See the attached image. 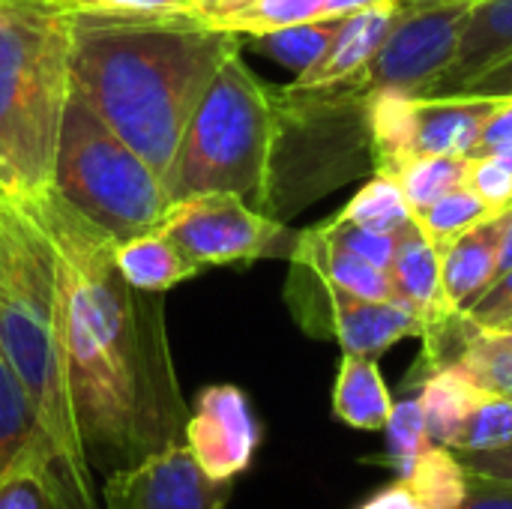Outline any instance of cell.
Instances as JSON below:
<instances>
[{"label": "cell", "mask_w": 512, "mask_h": 509, "mask_svg": "<svg viewBox=\"0 0 512 509\" xmlns=\"http://www.w3.org/2000/svg\"><path fill=\"white\" fill-rule=\"evenodd\" d=\"M72 15L63 0H0V198L45 195L69 75Z\"/></svg>", "instance_id": "obj_4"}, {"label": "cell", "mask_w": 512, "mask_h": 509, "mask_svg": "<svg viewBox=\"0 0 512 509\" xmlns=\"http://www.w3.org/2000/svg\"><path fill=\"white\" fill-rule=\"evenodd\" d=\"M384 435H387V453L378 456L375 462L387 465L396 471V477H402L414 459L432 447V438H429V426H426V417H423V405L414 396L408 399H399L393 402V411L387 417V426H384Z\"/></svg>", "instance_id": "obj_28"}, {"label": "cell", "mask_w": 512, "mask_h": 509, "mask_svg": "<svg viewBox=\"0 0 512 509\" xmlns=\"http://www.w3.org/2000/svg\"><path fill=\"white\" fill-rule=\"evenodd\" d=\"M69 12H111V15H162L192 12L195 0H63Z\"/></svg>", "instance_id": "obj_34"}, {"label": "cell", "mask_w": 512, "mask_h": 509, "mask_svg": "<svg viewBox=\"0 0 512 509\" xmlns=\"http://www.w3.org/2000/svg\"><path fill=\"white\" fill-rule=\"evenodd\" d=\"M456 509H512V480L468 471V492Z\"/></svg>", "instance_id": "obj_35"}, {"label": "cell", "mask_w": 512, "mask_h": 509, "mask_svg": "<svg viewBox=\"0 0 512 509\" xmlns=\"http://www.w3.org/2000/svg\"><path fill=\"white\" fill-rule=\"evenodd\" d=\"M183 444L207 477L234 483L252 468L261 444V423L249 396L234 384L204 387L189 408Z\"/></svg>", "instance_id": "obj_13"}, {"label": "cell", "mask_w": 512, "mask_h": 509, "mask_svg": "<svg viewBox=\"0 0 512 509\" xmlns=\"http://www.w3.org/2000/svg\"><path fill=\"white\" fill-rule=\"evenodd\" d=\"M339 216L381 234H399L414 222V210L402 186L384 171H375V177L342 207Z\"/></svg>", "instance_id": "obj_26"}, {"label": "cell", "mask_w": 512, "mask_h": 509, "mask_svg": "<svg viewBox=\"0 0 512 509\" xmlns=\"http://www.w3.org/2000/svg\"><path fill=\"white\" fill-rule=\"evenodd\" d=\"M198 3H204V0H195V6H198ZM195 6H192V9H195Z\"/></svg>", "instance_id": "obj_46"}, {"label": "cell", "mask_w": 512, "mask_h": 509, "mask_svg": "<svg viewBox=\"0 0 512 509\" xmlns=\"http://www.w3.org/2000/svg\"><path fill=\"white\" fill-rule=\"evenodd\" d=\"M387 276H390L393 300L408 306L423 321V333L459 315L450 312L444 303L441 252L429 240V234L417 225V219L396 234V252L387 267Z\"/></svg>", "instance_id": "obj_15"}, {"label": "cell", "mask_w": 512, "mask_h": 509, "mask_svg": "<svg viewBox=\"0 0 512 509\" xmlns=\"http://www.w3.org/2000/svg\"><path fill=\"white\" fill-rule=\"evenodd\" d=\"M357 509H426L420 501H417V495L402 483V480H393L390 486H384V489H378L375 495H369L363 504Z\"/></svg>", "instance_id": "obj_39"}, {"label": "cell", "mask_w": 512, "mask_h": 509, "mask_svg": "<svg viewBox=\"0 0 512 509\" xmlns=\"http://www.w3.org/2000/svg\"><path fill=\"white\" fill-rule=\"evenodd\" d=\"M285 303L312 339L339 342L342 354L378 360L402 339H420L423 321L399 300H366L327 282L306 261L291 258Z\"/></svg>", "instance_id": "obj_9"}, {"label": "cell", "mask_w": 512, "mask_h": 509, "mask_svg": "<svg viewBox=\"0 0 512 509\" xmlns=\"http://www.w3.org/2000/svg\"><path fill=\"white\" fill-rule=\"evenodd\" d=\"M21 468L51 471L63 486V474H60L54 447L30 405L24 387L18 384L15 372L0 357V480ZM63 495H66V486H63ZM66 509H69V501H66Z\"/></svg>", "instance_id": "obj_17"}, {"label": "cell", "mask_w": 512, "mask_h": 509, "mask_svg": "<svg viewBox=\"0 0 512 509\" xmlns=\"http://www.w3.org/2000/svg\"><path fill=\"white\" fill-rule=\"evenodd\" d=\"M501 159H504V162H507V165H510V168H512V150H507V153H501Z\"/></svg>", "instance_id": "obj_45"}, {"label": "cell", "mask_w": 512, "mask_h": 509, "mask_svg": "<svg viewBox=\"0 0 512 509\" xmlns=\"http://www.w3.org/2000/svg\"><path fill=\"white\" fill-rule=\"evenodd\" d=\"M276 138L261 213L285 219L321 192L375 171L369 99L354 78L324 87H270Z\"/></svg>", "instance_id": "obj_6"}, {"label": "cell", "mask_w": 512, "mask_h": 509, "mask_svg": "<svg viewBox=\"0 0 512 509\" xmlns=\"http://www.w3.org/2000/svg\"><path fill=\"white\" fill-rule=\"evenodd\" d=\"M471 474H486V477H501L512 480V441L498 450H477V453H456Z\"/></svg>", "instance_id": "obj_37"}, {"label": "cell", "mask_w": 512, "mask_h": 509, "mask_svg": "<svg viewBox=\"0 0 512 509\" xmlns=\"http://www.w3.org/2000/svg\"><path fill=\"white\" fill-rule=\"evenodd\" d=\"M489 216H495V210L486 201H480L468 186L450 189L447 195H441L438 201L414 213L417 225L429 234V240L438 249H444L450 240H456L459 234H465L468 228L480 225Z\"/></svg>", "instance_id": "obj_27"}, {"label": "cell", "mask_w": 512, "mask_h": 509, "mask_svg": "<svg viewBox=\"0 0 512 509\" xmlns=\"http://www.w3.org/2000/svg\"><path fill=\"white\" fill-rule=\"evenodd\" d=\"M504 96H417L378 90L369 99L375 165L393 156H474Z\"/></svg>", "instance_id": "obj_10"}, {"label": "cell", "mask_w": 512, "mask_h": 509, "mask_svg": "<svg viewBox=\"0 0 512 509\" xmlns=\"http://www.w3.org/2000/svg\"><path fill=\"white\" fill-rule=\"evenodd\" d=\"M0 509H66V495L51 471L21 468L0 480Z\"/></svg>", "instance_id": "obj_30"}, {"label": "cell", "mask_w": 512, "mask_h": 509, "mask_svg": "<svg viewBox=\"0 0 512 509\" xmlns=\"http://www.w3.org/2000/svg\"><path fill=\"white\" fill-rule=\"evenodd\" d=\"M512 150V96H504L501 105L489 114L474 156H501Z\"/></svg>", "instance_id": "obj_36"}, {"label": "cell", "mask_w": 512, "mask_h": 509, "mask_svg": "<svg viewBox=\"0 0 512 509\" xmlns=\"http://www.w3.org/2000/svg\"><path fill=\"white\" fill-rule=\"evenodd\" d=\"M375 3H384V0H327V18H342V15H351V12L375 6Z\"/></svg>", "instance_id": "obj_41"}, {"label": "cell", "mask_w": 512, "mask_h": 509, "mask_svg": "<svg viewBox=\"0 0 512 509\" xmlns=\"http://www.w3.org/2000/svg\"><path fill=\"white\" fill-rule=\"evenodd\" d=\"M507 270H512V207L507 210V222H504L501 243H498V276L507 273Z\"/></svg>", "instance_id": "obj_40"}, {"label": "cell", "mask_w": 512, "mask_h": 509, "mask_svg": "<svg viewBox=\"0 0 512 509\" xmlns=\"http://www.w3.org/2000/svg\"><path fill=\"white\" fill-rule=\"evenodd\" d=\"M321 228H324V234H327L330 240H336L342 249L354 252L357 258L369 261L372 267H381V270L390 267L393 252H396V234L369 231V228L354 225V222H348V219H342V216L324 222Z\"/></svg>", "instance_id": "obj_31"}, {"label": "cell", "mask_w": 512, "mask_h": 509, "mask_svg": "<svg viewBox=\"0 0 512 509\" xmlns=\"http://www.w3.org/2000/svg\"><path fill=\"white\" fill-rule=\"evenodd\" d=\"M471 6L474 3H441L399 9L381 48L366 60L363 69L348 78H354L369 93L396 90L423 96L456 57Z\"/></svg>", "instance_id": "obj_11"}, {"label": "cell", "mask_w": 512, "mask_h": 509, "mask_svg": "<svg viewBox=\"0 0 512 509\" xmlns=\"http://www.w3.org/2000/svg\"><path fill=\"white\" fill-rule=\"evenodd\" d=\"M159 231H165L186 258L204 267L249 264L258 258H291L300 231L255 210L240 195L201 192L168 204Z\"/></svg>", "instance_id": "obj_8"}, {"label": "cell", "mask_w": 512, "mask_h": 509, "mask_svg": "<svg viewBox=\"0 0 512 509\" xmlns=\"http://www.w3.org/2000/svg\"><path fill=\"white\" fill-rule=\"evenodd\" d=\"M512 51V0H480L471 6L456 57L423 96H462L492 63Z\"/></svg>", "instance_id": "obj_14"}, {"label": "cell", "mask_w": 512, "mask_h": 509, "mask_svg": "<svg viewBox=\"0 0 512 509\" xmlns=\"http://www.w3.org/2000/svg\"><path fill=\"white\" fill-rule=\"evenodd\" d=\"M192 12L219 30L258 36L300 21L327 18V0H204Z\"/></svg>", "instance_id": "obj_22"}, {"label": "cell", "mask_w": 512, "mask_h": 509, "mask_svg": "<svg viewBox=\"0 0 512 509\" xmlns=\"http://www.w3.org/2000/svg\"><path fill=\"white\" fill-rule=\"evenodd\" d=\"M399 15V6L393 0L357 9L351 15H345L336 39L330 42V48L324 51V57L306 69L303 75L294 78L297 87H324V84H336L348 75H354L357 69L366 66V60L381 48V42L387 39V33L393 30V21Z\"/></svg>", "instance_id": "obj_18"}, {"label": "cell", "mask_w": 512, "mask_h": 509, "mask_svg": "<svg viewBox=\"0 0 512 509\" xmlns=\"http://www.w3.org/2000/svg\"><path fill=\"white\" fill-rule=\"evenodd\" d=\"M51 189L117 243L159 228L171 204L162 174L75 90L60 120Z\"/></svg>", "instance_id": "obj_7"}, {"label": "cell", "mask_w": 512, "mask_h": 509, "mask_svg": "<svg viewBox=\"0 0 512 509\" xmlns=\"http://www.w3.org/2000/svg\"><path fill=\"white\" fill-rule=\"evenodd\" d=\"M45 231L57 270L60 351L72 414L93 477L183 444V399L162 294L132 288L114 237L54 189L21 204Z\"/></svg>", "instance_id": "obj_1"}, {"label": "cell", "mask_w": 512, "mask_h": 509, "mask_svg": "<svg viewBox=\"0 0 512 509\" xmlns=\"http://www.w3.org/2000/svg\"><path fill=\"white\" fill-rule=\"evenodd\" d=\"M393 411V396L384 384L378 360L360 354H342L336 387H333V414L351 429L384 432Z\"/></svg>", "instance_id": "obj_20"}, {"label": "cell", "mask_w": 512, "mask_h": 509, "mask_svg": "<svg viewBox=\"0 0 512 509\" xmlns=\"http://www.w3.org/2000/svg\"><path fill=\"white\" fill-rule=\"evenodd\" d=\"M228 501L231 483L207 477L186 444L102 480V509H225Z\"/></svg>", "instance_id": "obj_12"}, {"label": "cell", "mask_w": 512, "mask_h": 509, "mask_svg": "<svg viewBox=\"0 0 512 509\" xmlns=\"http://www.w3.org/2000/svg\"><path fill=\"white\" fill-rule=\"evenodd\" d=\"M512 441V399L486 393L474 405L471 417L465 420L453 450L456 453H477V450H498Z\"/></svg>", "instance_id": "obj_29"}, {"label": "cell", "mask_w": 512, "mask_h": 509, "mask_svg": "<svg viewBox=\"0 0 512 509\" xmlns=\"http://www.w3.org/2000/svg\"><path fill=\"white\" fill-rule=\"evenodd\" d=\"M0 357L54 447L69 509H96V477L84 459L60 351L54 252L42 225L6 198H0Z\"/></svg>", "instance_id": "obj_3"}, {"label": "cell", "mask_w": 512, "mask_h": 509, "mask_svg": "<svg viewBox=\"0 0 512 509\" xmlns=\"http://www.w3.org/2000/svg\"><path fill=\"white\" fill-rule=\"evenodd\" d=\"M489 333H492L501 345H507L512 351V330H489Z\"/></svg>", "instance_id": "obj_43"}, {"label": "cell", "mask_w": 512, "mask_h": 509, "mask_svg": "<svg viewBox=\"0 0 512 509\" xmlns=\"http://www.w3.org/2000/svg\"><path fill=\"white\" fill-rule=\"evenodd\" d=\"M462 96H512V51L492 63Z\"/></svg>", "instance_id": "obj_38"}, {"label": "cell", "mask_w": 512, "mask_h": 509, "mask_svg": "<svg viewBox=\"0 0 512 509\" xmlns=\"http://www.w3.org/2000/svg\"><path fill=\"white\" fill-rule=\"evenodd\" d=\"M512 315V270L501 273L483 294L480 300L465 312V318L483 330H495L501 327Z\"/></svg>", "instance_id": "obj_33"}, {"label": "cell", "mask_w": 512, "mask_h": 509, "mask_svg": "<svg viewBox=\"0 0 512 509\" xmlns=\"http://www.w3.org/2000/svg\"><path fill=\"white\" fill-rule=\"evenodd\" d=\"M69 15L72 90L165 174L195 105L222 63L243 48V36L195 12Z\"/></svg>", "instance_id": "obj_2"}, {"label": "cell", "mask_w": 512, "mask_h": 509, "mask_svg": "<svg viewBox=\"0 0 512 509\" xmlns=\"http://www.w3.org/2000/svg\"><path fill=\"white\" fill-rule=\"evenodd\" d=\"M465 186L495 213L512 207V168L501 156H468Z\"/></svg>", "instance_id": "obj_32"}, {"label": "cell", "mask_w": 512, "mask_h": 509, "mask_svg": "<svg viewBox=\"0 0 512 509\" xmlns=\"http://www.w3.org/2000/svg\"><path fill=\"white\" fill-rule=\"evenodd\" d=\"M399 9H417V6H441V3H480V0H393Z\"/></svg>", "instance_id": "obj_42"}, {"label": "cell", "mask_w": 512, "mask_h": 509, "mask_svg": "<svg viewBox=\"0 0 512 509\" xmlns=\"http://www.w3.org/2000/svg\"><path fill=\"white\" fill-rule=\"evenodd\" d=\"M507 222V210L483 219L480 225L468 228L456 240H450L441 252V288L444 303L450 312L465 315L480 294L498 276V243Z\"/></svg>", "instance_id": "obj_16"}, {"label": "cell", "mask_w": 512, "mask_h": 509, "mask_svg": "<svg viewBox=\"0 0 512 509\" xmlns=\"http://www.w3.org/2000/svg\"><path fill=\"white\" fill-rule=\"evenodd\" d=\"M396 480H402L426 509H456L468 492V471L462 459L456 456V450L438 444L423 450L414 465Z\"/></svg>", "instance_id": "obj_25"}, {"label": "cell", "mask_w": 512, "mask_h": 509, "mask_svg": "<svg viewBox=\"0 0 512 509\" xmlns=\"http://www.w3.org/2000/svg\"><path fill=\"white\" fill-rule=\"evenodd\" d=\"M114 258L123 279L132 288L150 294H165L174 285L201 273V267L192 258H186L183 249L159 228L114 243Z\"/></svg>", "instance_id": "obj_19"}, {"label": "cell", "mask_w": 512, "mask_h": 509, "mask_svg": "<svg viewBox=\"0 0 512 509\" xmlns=\"http://www.w3.org/2000/svg\"><path fill=\"white\" fill-rule=\"evenodd\" d=\"M276 114L270 84H261L246 60L231 54L195 105L174 159L162 174L171 201L201 192H228L264 207Z\"/></svg>", "instance_id": "obj_5"}, {"label": "cell", "mask_w": 512, "mask_h": 509, "mask_svg": "<svg viewBox=\"0 0 512 509\" xmlns=\"http://www.w3.org/2000/svg\"><path fill=\"white\" fill-rule=\"evenodd\" d=\"M495 330H512V315L504 321V324H501V327H495Z\"/></svg>", "instance_id": "obj_44"}, {"label": "cell", "mask_w": 512, "mask_h": 509, "mask_svg": "<svg viewBox=\"0 0 512 509\" xmlns=\"http://www.w3.org/2000/svg\"><path fill=\"white\" fill-rule=\"evenodd\" d=\"M483 387H477L462 369L441 366L417 378V399L423 405V417L429 426V438L438 447L456 444L465 420L471 417L474 405L480 402Z\"/></svg>", "instance_id": "obj_21"}, {"label": "cell", "mask_w": 512, "mask_h": 509, "mask_svg": "<svg viewBox=\"0 0 512 509\" xmlns=\"http://www.w3.org/2000/svg\"><path fill=\"white\" fill-rule=\"evenodd\" d=\"M342 21H345V15L342 18L300 21V24H291V27H279V30H267V33H258V36H249V45L258 54L282 63L294 75H303L306 69H312L324 57V51L336 39Z\"/></svg>", "instance_id": "obj_24"}, {"label": "cell", "mask_w": 512, "mask_h": 509, "mask_svg": "<svg viewBox=\"0 0 512 509\" xmlns=\"http://www.w3.org/2000/svg\"><path fill=\"white\" fill-rule=\"evenodd\" d=\"M375 171L390 174L414 213L447 195L450 189L465 186V171H468V156H393L381 159Z\"/></svg>", "instance_id": "obj_23"}]
</instances>
